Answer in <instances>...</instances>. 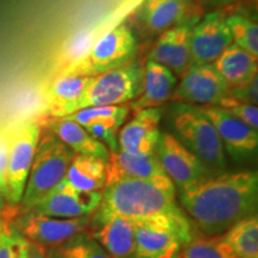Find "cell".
Wrapping results in <instances>:
<instances>
[{
    "label": "cell",
    "mask_w": 258,
    "mask_h": 258,
    "mask_svg": "<svg viewBox=\"0 0 258 258\" xmlns=\"http://www.w3.org/2000/svg\"><path fill=\"white\" fill-rule=\"evenodd\" d=\"M209 2L214 3V4L227 5V4H232V3H235V2H238V0H209Z\"/></svg>",
    "instance_id": "obj_37"
},
{
    "label": "cell",
    "mask_w": 258,
    "mask_h": 258,
    "mask_svg": "<svg viewBox=\"0 0 258 258\" xmlns=\"http://www.w3.org/2000/svg\"><path fill=\"white\" fill-rule=\"evenodd\" d=\"M170 123L176 137L195 154L213 175L226 167V154L215 128L198 106L173 103L170 108Z\"/></svg>",
    "instance_id": "obj_4"
},
{
    "label": "cell",
    "mask_w": 258,
    "mask_h": 258,
    "mask_svg": "<svg viewBox=\"0 0 258 258\" xmlns=\"http://www.w3.org/2000/svg\"><path fill=\"white\" fill-rule=\"evenodd\" d=\"M16 215L9 219L0 233V258H27L28 256L30 241L15 228Z\"/></svg>",
    "instance_id": "obj_29"
},
{
    "label": "cell",
    "mask_w": 258,
    "mask_h": 258,
    "mask_svg": "<svg viewBox=\"0 0 258 258\" xmlns=\"http://www.w3.org/2000/svg\"><path fill=\"white\" fill-rule=\"evenodd\" d=\"M140 21L150 34H163L192 16L189 0H145Z\"/></svg>",
    "instance_id": "obj_19"
},
{
    "label": "cell",
    "mask_w": 258,
    "mask_h": 258,
    "mask_svg": "<svg viewBox=\"0 0 258 258\" xmlns=\"http://www.w3.org/2000/svg\"><path fill=\"white\" fill-rule=\"evenodd\" d=\"M105 165L99 158L74 154L63 179L82 191H102L105 184Z\"/></svg>",
    "instance_id": "obj_24"
},
{
    "label": "cell",
    "mask_w": 258,
    "mask_h": 258,
    "mask_svg": "<svg viewBox=\"0 0 258 258\" xmlns=\"http://www.w3.org/2000/svg\"><path fill=\"white\" fill-rule=\"evenodd\" d=\"M90 235L111 258H134L135 222L120 215H92Z\"/></svg>",
    "instance_id": "obj_17"
},
{
    "label": "cell",
    "mask_w": 258,
    "mask_h": 258,
    "mask_svg": "<svg viewBox=\"0 0 258 258\" xmlns=\"http://www.w3.org/2000/svg\"><path fill=\"white\" fill-rule=\"evenodd\" d=\"M196 234L180 207L135 221L134 258H173Z\"/></svg>",
    "instance_id": "obj_3"
},
{
    "label": "cell",
    "mask_w": 258,
    "mask_h": 258,
    "mask_svg": "<svg viewBox=\"0 0 258 258\" xmlns=\"http://www.w3.org/2000/svg\"><path fill=\"white\" fill-rule=\"evenodd\" d=\"M143 82L144 66L135 61L117 70L92 77L76 111L90 106L128 104V102L135 101L140 95Z\"/></svg>",
    "instance_id": "obj_7"
},
{
    "label": "cell",
    "mask_w": 258,
    "mask_h": 258,
    "mask_svg": "<svg viewBox=\"0 0 258 258\" xmlns=\"http://www.w3.org/2000/svg\"><path fill=\"white\" fill-rule=\"evenodd\" d=\"M131 110L129 104L108 105V106H90L64 116L82 127H88L91 124H108L121 128L127 118Z\"/></svg>",
    "instance_id": "obj_26"
},
{
    "label": "cell",
    "mask_w": 258,
    "mask_h": 258,
    "mask_svg": "<svg viewBox=\"0 0 258 258\" xmlns=\"http://www.w3.org/2000/svg\"><path fill=\"white\" fill-rule=\"evenodd\" d=\"M154 154L177 191L213 175L205 164L172 134L160 133Z\"/></svg>",
    "instance_id": "obj_10"
},
{
    "label": "cell",
    "mask_w": 258,
    "mask_h": 258,
    "mask_svg": "<svg viewBox=\"0 0 258 258\" xmlns=\"http://www.w3.org/2000/svg\"><path fill=\"white\" fill-rule=\"evenodd\" d=\"M176 207L177 190L167 177L153 180L105 177L101 203L92 215H120L135 222Z\"/></svg>",
    "instance_id": "obj_2"
},
{
    "label": "cell",
    "mask_w": 258,
    "mask_h": 258,
    "mask_svg": "<svg viewBox=\"0 0 258 258\" xmlns=\"http://www.w3.org/2000/svg\"><path fill=\"white\" fill-rule=\"evenodd\" d=\"M46 124L48 132L70 147L74 154L96 157L105 163L108 161L110 153L108 147L92 138L86 129L77 122L66 117H50L46 121Z\"/></svg>",
    "instance_id": "obj_21"
},
{
    "label": "cell",
    "mask_w": 258,
    "mask_h": 258,
    "mask_svg": "<svg viewBox=\"0 0 258 258\" xmlns=\"http://www.w3.org/2000/svg\"><path fill=\"white\" fill-rule=\"evenodd\" d=\"M221 78L230 88L240 86L258 76V57L232 43L213 62Z\"/></svg>",
    "instance_id": "obj_23"
},
{
    "label": "cell",
    "mask_w": 258,
    "mask_h": 258,
    "mask_svg": "<svg viewBox=\"0 0 258 258\" xmlns=\"http://www.w3.org/2000/svg\"><path fill=\"white\" fill-rule=\"evenodd\" d=\"M233 43L222 11H213L200 18L191 31V59L194 63L213 64Z\"/></svg>",
    "instance_id": "obj_15"
},
{
    "label": "cell",
    "mask_w": 258,
    "mask_h": 258,
    "mask_svg": "<svg viewBox=\"0 0 258 258\" xmlns=\"http://www.w3.org/2000/svg\"><path fill=\"white\" fill-rule=\"evenodd\" d=\"M74 152L47 131L38 140L19 208L29 211L46 198L66 176Z\"/></svg>",
    "instance_id": "obj_5"
},
{
    "label": "cell",
    "mask_w": 258,
    "mask_h": 258,
    "mask_svg": "<svg viewBox=\"0 0 258 258\" xmlns=\"http://www.w3.org/2000/svg\"><path fill=\"white\" fill-rule=\"evenodd\" d=\"M46 247L42 246V245L31 243L29 245V251H28V256L27 258H44L47 253Z\"/></svg>",
    "instance_id": "obj_35"
},
{
    "label": "cell",
    "mask_w": 258,
    "mask_h": 258,
    "mask_svg": "<svg viewBox=\"0 0 258 258\" xmlns=\"http://www.w3.org/2000/svg\"><path fill=\"white\" fill-rule=\"evenodd\" d=\"M178 200L198 234L215 237L257 214L258 173L241 171L206 177L183 188Z\"/></svg>",
    "instance_id": "obj_1"
},
{
    "label": "cell",
    "mask_w": 258,
    "mask_h": 258,
    "mask_svg": "<svg viewBox=\"0 0 258 258\" xmlns=\"http://www.w3.org/2000/svg\"><path fill=\"white\" fill-rule=\"evenodd\" d=\"M44 258H64V257L59 252V250L57 249H49L47 250L46 257Z\"/></svg>",
    "instance_id": "obj_36"
},
{
    "label": "cell",
    "mask_w": 258,
    "mask_h": 258,
    "mask_svg": "<svg viewBox=\"0 0 258 258\" xmlns=\"http://www.w3.org/2000/svg\"><path fill=\"white\" fill-rule=\"evenodd\" d=\"M106 177H129L138 179L166 178L156 154L150 156H132L121 151L109 153L105 165Z\"/></svg>",
    "instance_id": "obj_22"
},
{
    "label": "cell",
    "mask_w": 258,
    "mask_h": 258,
    "mask_svg": "<svg viewBox=\"0 0 258 258\" xmlns=\"http://www.w3.org/2000/svg\"><path fill=\"white\" fill-rule=\"evenodd\" d=\"M226 23L230 29L233 43L258 57V25L256 22L243 15H232L226 17Z\"/></svg>",
    "instance_id": "obj_28"
},
{
    "label": "cell",
    "mask_w": 258,
    "mask_h": 258,
    "mask_svg": "<svg viewBox=\"0 0 258 258\" xmlns=\"http://www.w3.org/2000/svg\"><path fill=\"white\" fill-rule=\"evenodd\" d=\"M178 254L182 258H237L222 235L203 237L196 234Z\"/></svg>",
    "instance_id": "obj_27"
},
{
    "label": "cell",
    "mask_w": 258,
    "mask_h": 258,
    "mask_svg": "<svg viewBox=\"0 0 258 258\" xmlns=\"http://www.w3.org/2000/svg\"><path fill=\"white\" fill-rule=\"evenodd\" d=\"M6 206V202H5V199H4V196H3V194H2V191H0V211H2L3 208H4Z\"/></svg>",
    "instance_id": "obj_38"
},
{
    "label": "cell",
    "mask_w": 258,
    "mask_h": 258,
    "mask_svg": "<svg viewBox=\"0 0 258 258\" xmlns=\"http://www.w3.org/2000/svg\"><path fill=\"white\" fill-rule=\"evenodd\" d=\"M10 133H11V127L3 129L0 132V191L4 199L6 196V172H8Z\"/></svg>",
    "instance_id": "obj_33"
},
{
    "label": "cell",
    "mask_w": 258,
    "mask_h": 258,
    "mask_svg": "<svg viewBox=\"0 0 258 258\" xmlns=\"http://www.w3.org/2000/svg\"><path fill=\"white\" fill-rule=\"evenodd\" d=\"M19 212V206H10L6 205L4 208L0 211V233H2L3 228L10 218H12L14 215L17 214Z\"/></svg>",
    "instance_id": "obj_34"
},
{
    "label": "cell",
    "mask_w": 258,
    "mask_h": 258,
    "mask_svg": "<svg viewBox=\"0 0 258 258\" xmlns=\"http://www.w3.org/2000/svg\"><path fill=\"white\" fill-rule=\"evenodd\" d=\"M161 117V106L135 111L134 117L118 132V151L132 156L154 154L160 137L159 123Z\"/></svg>",
    "instance_id": "obj_16"
},
{
    "label": "cell",
    "mask_w": 258,
    "mask_h": 258,
    "mask_svg": "<svg viewBox=\"0 0 258 258\" xmlns=\"http://www.w3.org/2000/svg\"><path fill=\"white\" fill-rule=\"evenodd\" d=\"M57 250L64 258H111L90 235V232L74 238Z\"/></svg>",
    "instance_id": "obj_30"
},
{
    "label": "cell",
    "mask_w": 258,
    "mask_h": 258,
    "mask_svg": "<svg viewBox=\"0 0 258 258\" xmlns=\"http://www.w3.org/2000/svg\"><path fill=\"white\" fill-rule=\"evenodd\" d=\"M230 86L213 64L194 63L177 84L170 101L195 106L218 105Z\"/></svg>",
    "instance_id": "obj_11"
},
{
    "label": "cell",
    "mask_w": 258,
    "mask_h": 258,
    "mask_svg": "<svg viewBox=\"0 0 258 258\" xmlns=\"http://www.w3.org/2000/svg\"><path fill=\"white\" fill-rule=\"evenodd\" d=\"M138 41L131 28L121 24L97 40L88 53L64 72L95 77L133 62Z\"/></svg>",
    "instance_id": "obj_6"
},
{
    "label": "cell",
    "mask_w": 258,
    "mask_h": 258,
    "mask_svg": "<svg viewBox=\"0 0 258 258\" xmlns=\"http://www.w3.org/2000/svg\"><path fill=\"white\" fill-rule=\"evenodd\" d=\"M41 133V122L34 118L21 121L11 127L6 172V205L19 206L21 203Z\"/></svg>",
    "instance_id": "obj_8"
},
{
    "label": "cell",
    "mask_w": 258,
    "mask_h": 258,
    "mask_svg": "<svg viewBox=\"0 0 258 258\" xmlns=\"http://www.w3.org/2000/svg\"><path fill=\"white\" fill-rule=\"evenodd\" d=\"M91 80L92 77L64 71L60 73L48 90V110L50 117H64L76 111Z\"/></svg>",
    "instance_id": "obj_20"
},
{
    "label": "cell",
    "mask_w": 258,
    "mask_h": 258,
    "mask_svg": "<svg viewBox=\"0 0 258 258\" xmlns=\"http://www.w3.org/2000/svg\"><path fill=\"white\" fill-rule=\"evenodd\" d=\"M102 199V191H82L62 179L30 212L59 219H76L92 215Z\"/></svg>",
    "instance_id": "obj_12"
},
{
    "label": "cell",
    "mask_w": 258,
    "mask_h": 258,
    "mask_svg": "<svg viewBox=\"0 0 258 258\" xmlns=\"http://www.w3.org/2000/svg\"><path fill=\"white\" fill-rule=\"evenodd\" d=\"M221 235L237 258H258L257 214L237 222Z\"/></svg>",
    "instance_id": "obj_25"
},
{
    "label": "cell",
    "mask_w": 258,
    "mask_h": 258,
    "mask_svg": "<svg viewBox=\"0 0 258 258\" xmlns=\"http://www.w3.org/2000/svg\"><path fill=\"white\" fill-rule=\"evenodd\" d=\"M215 128L224 150L235 160L246 159L256 153L258 131L238 120L218 105L198 106Z\"/></svg>",
    "instance_id": "obj_13"
},
{
    "label": "cell",
    "mask_w": 258,
    "mask_h": 258,
    "mask_svg": "<svg viewBox=\"0 0 258 258\" xmlns=\"http://www.w3.org/2000/svg\"><path fill=\"white\" fill-rule=\"evenodd\" d=\"M178 78L167 67L148 59L144 67L143 90L129 105L134 111L147 108H158L170 101Z\"/></svg>",
    "instance_id": "obj_18"
},
{
    "label": "cell",
    "mask_w": 258,
    "mask_h": 258,
    "mask_svg": "<svg viewBox=\"0 0 258 258\" xmlns=\"http://www.w3.org/2000/svg\"><path fill=\"white\" fill-rule=\"evenodd\" d=\"M92 215L76 219H59L21 211L14 219V226L25 239L46 249H59L91 228Z\"/></svg>",
    "instance_id": "obj_9"
},
{
    "label": "cell",
    "mask_w": 258,
    "mask_h": 258,
    "mask_svg": "<svg viewBox=\"0 0 258 258\" xmlns=\"http://www.w3.org/2000/svg\"><path fill=\"white\" fill-rule=\"evenodd\" d=\"M200 16H192L176 27L159 35L156 46L151 51L150 60L169 69L177 78H182L190 67L191 59V31Z\"/></svg>",
    "instance_id": "obj_14"
},
{
    "label": "cell",
    "mask_w": 258,
    "mask_h": 258,
    "mask_svg": "<svg viewBox=\"0 0 258 258\" xmlns=\"http://www.w3.org/2000/svg\"><path fill=\"white\" fill-rule=\"evenodd\" d=\"M173 258H182V257H180L179 254H177V256H176V257H173Z\"/></svg>",
    "instance_id": "obj_39"
},
{
    "label": "cell",
    "mask_w": 258,
    "mask_h": 258,
    "mask_svg": "<svg viewBox=\"0 0 258 258\" xmlns=\"http://www.w3.org/2000/svg\"><path fill=\"white\" fill-rule=\"evenodd\" d=\"M218 106L225 109L226 111L230 112L238 120L243 121L244 123L249 124L253 129H258V108L254 105L246 104V103H241L239 101L231 98V97L226 96L219 102Z\"/></svg>",
    "instance_id": "obj_31"
},
{
    "label": "cell",
    "mask_w": 258,
    "mask_h": 258,
    "mask_svg": "<svg viewBox=\"0 0 258 258\" xmlns=\"http://www.w3.org/2000/svg\"><path fill=\"white\" fill-rule=\"evenodd\" d=\"M228 97L239 101L241 103L257 106L258 104V76L251 79L250 82L240 86L228 89Z\"/></svg>",
    "instance_id": "obj_32"
}]
</instances>
